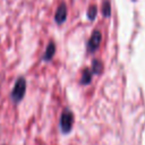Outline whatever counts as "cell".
I'll use <instances>...</instances> for the list:
<instances>
[{"label":"cell","instance_id":"cell-1","mask_svg":"<svg viewBox=\"0 0 145 145\" xmlns=\"http://www.w3.org/2000/svg\"><path fill=\"white\" fill-rule=\"evenodd\" d=\"M26 93V79L20 76L16 79L15 85L10 92V99L14 102V104H18L25 96Z\"/></svg>","mask_w":145,"mask_h":145},{"label":"cell","instance_id":"cell-3","mask_svg":"<svg viewBox=\"0 0 145 145\" xmlns=\"http://www.w3.org/2000/svg\"><path fill=\"white\" fill-rule=\"evenodd\" d=\"M101 41H102V34L99 29H94L86 43V52L88 54H92L94 53L95 51L99 50L100 48V44H101Z\"/></svg>","mask_w":145,"mask_h":145},{"label":"cell","instance_id":"cell-5","mask_svg":"<svg viewBox=\"0 0 145 145\" xmlns=\"http://www.w3.org/2000/svg\"><path fill=\"white\" fill-rule=\"evenodd\" d=\"M54 54H56V43L53 41H49V43H48V45L45 48V51H44L41 60L44 61V62L51 61L52 58L54 57Z\"/></svg>","mask_w":145,"mask_h":145},{"label":"cell","instance_id":"cell-4","mask_svg":"<svg viewBox=\"0 0 145 145\" xmlns=\"http://www.w3.org/2000/svg\"><path fill=\"white\" fill-rule=\"evenodd\" d=\"M67 20V6L65 2H61L54 14V22L57 25H62Z\"/></svg>","mask_w":145,"mask_h":145},{"label":"cell","instance_id":"cell-6","mask_svg":"<svg viewBox=\"0 0 145 145\" xmlns=\"http://www.w3.org/2000/svg\"><path fill=\"white\" fill-rule=\"evenodd\" d=\"M92 76H93V72H92L91 68H85V69L82 71V76H80V79H79V84H80V85H88V84H91V82H92Z\"/></svg>","mask_w":145,"mask_h":145},{"label":"cell","instance_id":"cell-8","mask_svg":"<svg viewBox=\"0 0 145 145\" xmlns=\"http://www.w3.org/2000/svg\"><path fill=\"white\" fill-rule=\"evenodd\" d=\"M101 11L105 18H109L111 16V3L109 0H103L102 6H101Z\"/></svg>","mask_w":145,"mask_h":145},{"label":"cell","instance_id":"cell-9","mask_svg":"<svg viewBox=\"0 0 145 145\" xmlns=\"http://www.w3.org/2000/svg\"><path fill=\"white\" fill-rule=\"evenodd\" d=\"M96 15H97V7L96 5H91L86 11V16H87V19L89 22H93L95 18H96Z\"/></svg>","mask_w":145,"mask_h":145},{"label":"cell","instance_id":"cell-2","mask_svg":"<svg viewBox=\"0 0 145 145\" xmlns=\"http://www.w3.org/2000/svg\"><path fill=\"white\" fill-rule=\"evenodd\" d=\"M74 125V113L69 109H65L60 116V130L62 134L70 133Z\"/></svg>","mask_w":145,"mask_h":145},{"label":"cell","instance_id":"cell-7","mask_svg":"<svg viewBox=\"0 0 145 145\" xmlns=\"http://www.w3.org/2000/svg\"><path fill=\"white\" fill-rule=\"evenodd\" d=\"M104 69V66L102 63L101 60L99 59H93L92 60V67H91V70L93 72V75H101L102 71Z\"/></svg>","mask_w":145,"mask_h":145}]
</instances>
